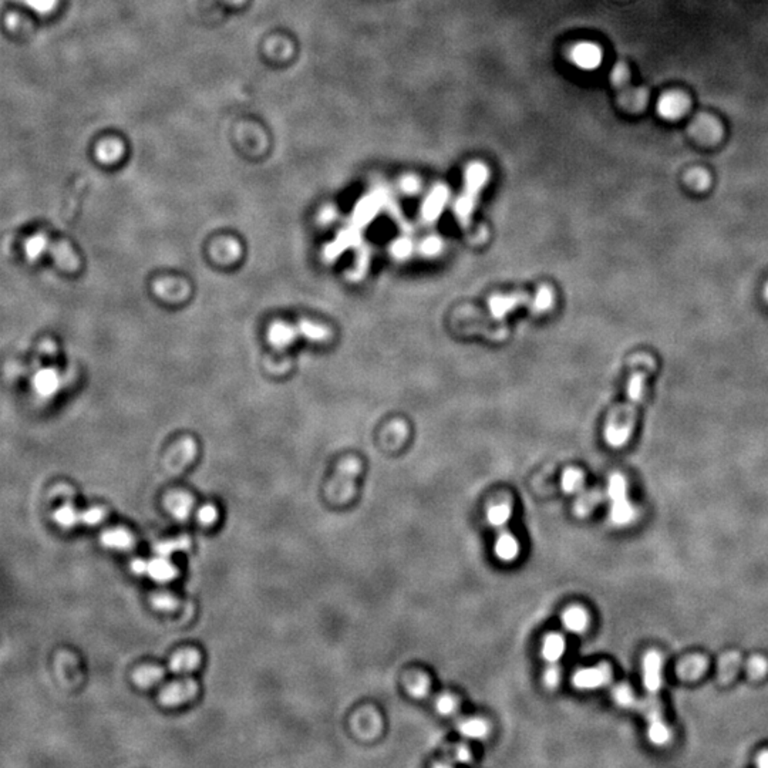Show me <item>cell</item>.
I'll list each match as a JSON object with an SVG mask.
<instances>
[{
    "label": "cell",
    "instance_id": "cell-1",
    "mask_svg": "<svg viewBox=\"0 0 768 768\" xmlns=\"http://www.w3.org/2000/svg\"><path fill=\"white\" fill-rule=\"evenodd\" d=\"M648 373V370H636L634 373L628 386V404L624 408L614 411L609 418L604 428V440L609 445L622 447L628 442L634 430L636 410L643 396L645 379Z\"/></svg>",
    "mask_w": 768,
    "mask_h": 768
},
{
    "label": "cell",
    "instance_id": "cell-2",
    "mask_svg": "<svg viewBox=\"0 0 768 768\" xmlns=\"http://www.w3.org/2000/svg\"><path fill=\"white\" fill-rule=\"evenodd\" d=\"M490 170L486 164L474 161L466 168L464 190L454 204V215L458 224L467 229L471 225V218L478 201V197L488 183Z\"/></svg>",
    "mask_w": 768,
    "mask_h": 768
},
{
    "label": "cell",
    "instance_id": "cell-3",
    "mask_svg": "<svg viewBox=\"0 0 768 768\" xmlns=\"http://www.w3.org/2000/svg\"><path fill=\"white\" fill-rule=\"evenodd\" d=\"M528 307L534 314L548 312L554 306V292L548 286H541L534 297L527 293H512V294H494L488 299V312L493 319L501 321L510 312H514L518 307Z\"/></svg>",
    "mask_w": 768,
    "mask_h": 768
},
{
    "label": "cell",
    "instance_id": "cell-4",
    "mask_svg": "<svg viewBox=\"0 0 768 768\" xmlns=\"http://www.w3.org/2000/svg\"><path fill=\"white\" fill-rule=\"evenodd\" d=\"M626 481L621 474H612L607 483L610 500V520L617 525H628L635 520V508L629 503Z\"/></svg>",
    "mask_w": 768,
    "mask_h": 768
},
{
    "label": "cell",
    "instance_id": "cell-5",
    "mask_svg": "<svg viewBox=\"0 0 768 768\" xmlns=\"http://www.w3.org/2000/svg\"><path fill=\"white\" fill-rule=\"evenodd\" d=\"M360 473V463L355 458L346 459L339 466L335 480L329 486V497L346 501L355 494V478Z\"/></svg>",
    "mask_w": 768,
    "mask_h": 768
},
{
    "label": "cell",
    "instance_id": "cell-6",
    "mask_svg": "<svg viewBox=\"0 0 768 768\" xmlns=\"http://www.w3.org/2000/svg\"><path fill=\"white\" fill-rule=\"evenodd\" d=\"M198 694V683L193 679L177 680L167 684L159 694V701L167 707H177L191 701Z\"/></svg>",
    "mask_w": 768,
    "mask_h": 768
},
{
    "label": "cell",
    "instance_id": "cell-7",
    "mask_svg": "<svg viewBox=\"0 0 768 768\" xmlns=\"http://www.w3.org/2000/svg\"><path fill=\"white\" fill-rule=\"evenodd\" d=\"M639 709L645 713L649 721V728H648L649 740L656 745L666 744L670 738V731L662 718L660 706L656 701V699H646L645 701L639 704Z\"/></svg>",
    "mask_w": 768,
    "mask_h": 768
},
{
    "label": "cell",
    "instance_id": "cell-8",
    "mask_svg": "<svg viewBox=\"0 0 768 768\" xmlns=\"http://www.w3.org/2000/svg\"><path fill=\"white\" fill-rule=\"evenodd\" d=\"M689 110L690 98L680 91H669L663 94L658 103V114L667 121H676L684 117Z\"/></svg>",
    "mask_w": 768,
    "mask_h": 768
},
{
    "label": "cell",
    "instance_id": "cell-9",
    "mask_svg": "<svg viewBox=\"0 0 768 768\" xmlns=\"http://www.w3.org/2000/svg\"><path fill=\"white\" fill-rule=\"evenodd\" d=\"M571 60L573 62L576 67L586 71H592V70H596L602 64L603 52L595 43H589V42L578 43L571 50Z\"/></svg>",
    "mask_w": 768,
    "mask_h": 768
},
{
    "label": "cell",
    "instance_id": "cell-10",
    "mask_svg": "<svg viewBox=\"0 0 768 768\" xmlns=\"http://www.w3.org/2000/svg\"><path fill=\"white\" fill-rule=\"evenodd\" d=\"M610 677H612L610 669L606 665H600L597 667L578 670L572 677V683L575 687L580 690H593L609 683Z\"/></svg>",
    "mask_w": 768,
    "mask_h": 768
},
{
    "label": "cell",
    "instance_id": "cell-11",
    "mask_svg": "<svg viewBox=\"0 0 768 768\" xmlns=\"http://www.w3.org/2000/svg\"><path fill=\"white\" fill-rule=\"evenodd\" d=\"M642 672L646 690L650 694H656L662 687V658L658 652L650 650L645 655Z\"/></svg>",
    "mask_w": 768,
    "mask_h": 768
},
{
    "label": "cell",
    "instance_id": "cell-12",
    "mask_svg": "<svg viewBox=\"0 0 768 768\" xmlns=\"http://www.w3.org/2000/svg\"><path fill=\"white\" fill-rule=\"evenodd\" d=\"M177 575H178V569L173 565V562L167 556L157 555L145 561L144 576H148L154 582L167 583L176 579Z\"/></svg>",
    "mask_w": 768,
    "mask_h": 768
},
{
    "label": "cell",
    "instance_id": "cell-13",
    "mask_svg": "<svg viewBox=\"0 0 768 768\" xmlns=\"http://www.w3.org/2000/svg\"><path fill=\"white\" fill-rule=\"evenodd\" d=\"M448 197H449V191L445 185L438 184L437 187H434L423 204V208H421L423 221L427 224L434 222L440 217L444 205L447 204Z\"/></svg>",
    "mask_w": 768,
    "mask_h": 768
},
{
    "label": "cell",
    "instance_id": "cell-14",
    "mask_svg": "<svg viewBox=\"0 0 768 768\" xmlns=\"http://www.w3.org/2000/svg\"><path fill=\"white\" fill-rule=\"evenodd\" d=\"M690 132L699 141L714 142V141L720 139V137L723 134V128H721L720 122L714 117L701 114L692 122Z\"/></svg>",
    "mask_w": 768,
    "mask_h": 768
},
{
    "label": "cell",
    "instance_id": "cell-15",
    "mask_svg": "<svg viewBox=\"0 0 768 768\" xmlns=\"http://www.w3.org/2000/svg\"><path fill=\"white\" fill-rule=\"evenodd\" d=\"M167 511L180 522H185L194 510V498L185 493L170 494L166 500Z\"/></svg>",
    "mask_w": 768,
    "mask_h": 768
},
{
    "label": "cell",
    "instance_id": "cell-16",
    "mask_svg": "<svg viewBox=\"0 0 768 768\" xmlns=\"http://www.w3.org/2000/svg\"><path fill=\"white\" fill-rule=\"evenodd\" d=\"M201 663V655L195 649H184L177 652L170 659V670L176 675H188L198 669Z\"/></svg>",
    "mask_w": 768,
    "mask_h": 768
},
{
    "label": "cell",
    "instance_id": "cell-17",
    "mask_svg": "<svg viewBox=\"0 0 768 768\" xmlns=\"http://www.w3.org/2000/svg\"><path fill=\"white\" fill-rule=\"evenodd\" d=\"M101 544L113 551H130L134 545L132 535L124 528H110L101 534Z\"/></svg>",
    "mask_w": 768,
    "mask_h": 768
},
{
    "label": "cell",
    "instance_id": "cell-18",
    "mask_svg": "<svg viewBox=\"0 0 768 768\" xmlns=\"http://www.w3.org/2000/svg\"><path fill=\"white\" fill-rule=\"evenodd\" d=\"M166 677L164 669L159 666H142L138 667L132 675V682L142 690L151 689L160 684Z\"/></svg>",
    "mask_w": 768,
    "mask_h": 768
},
{
    "label": "cell",
    "instance_id": "cell-19",
    "mask_svg": "<svg viewBox=\"0 0 768 768\" xmlns=\"http://www.w3.org/2000/svg\"><path fill=\"white\" fill-rule=\"evenodd\" d=\"M495 556L503 562H514L520 555V542L518 539L510 534L503 532L494 545Z\"/></svg>",
    "mask_w": 768,
    "mask_h": 768
},
{
    "label": "cell",
    "instance_id": "cell-20",
    "mask_svg": "<svg viewBox=\"0 0 768 768\" xmlns=\"http://www.w3.org/2000/svg\"><path fill=\"white\" fill-rule=\"evenodd\" d=\"M562 624L565 629L572 634H583L589 624L588 613L579 606L569 607L562 614Z\"/></svg>",
    "mask_w": 768,
    "mask_h": 768
},
{
    "label": "cell",
    "instance_id": "cell-21",
    "mask_svg": "<svg viewBox=\"0 0 768 768\" xmlns=\"http://www.w3.org/2000/svg\"><path fill=\"white\" fill-rule=\"evenodd\" d=\"M563 653H565V639L558 634L548 635L542 643V650H541L542 659L549 665H555L561 660Z\"/></svg>",
    "mask_w": 768,
    "mask_h": 768
},
{
    "label": "cell",
    "instance_id": "cell-22",
    "mask_svg": "<svg viewBox=\"0 0 768 768\" xmlns=\"http://www.w3.org/2000/svg\"><path fill=\"white\" fill-rule=\"evenodd\" d=\"M457 728L461 735L469 740H483L488 735V731H490L487 721H484L483 718H476V717L459 721Z\"/></svg>",
    "mask_w": 768,
    "mask_h": 768
},
{
    "label": "cell",
    "instance_id": "cell-23",
    "mask_svg": "<svg viewBox=\"0 0 768 768\" xmlns=\"http://www.w3.org/2000/svg\"><path fill=\"white\" fill-rule=\"evenodd\" d=\"M707 667V662L701 656H690L684 660H682L677 666V675L682 679L693 680L703 675V672Z\"/></svg>",
    "mask_w": 768,
    "mask_h": 768
},
{
    "label": "cell",
    "instance_id": "cell-24",
    "mask_svg": "<svg viewBox=\"0 0 768 768\" xmlns=\"http://www.w3.org/2000/svg\"><path fill=\"white\" fill-rule=\"evenodd\" d=\"M80 514L81 512L77 511L73 504L66 503L62 507H59L57 510H55L52 517H53V521L60 528L70 529V528H74L77 524H80Z\"/></svg>",
    "mask_w": 768,
    "mask_h": 768
},
{
    "label": "cell",
    "instance_id": "cell-25",
    "mask_svg": "<svg viewBox=\"0 0 768 768\" xmlns=\"http://www.w3.org/2000/svg\"><path fill=\"white\" fill-rule=\"evenodd\" d=\"M511 514H512L511 504L497 503V504H493L487 510V521L493 528L503 529L510 522Z\"/></svg>",
    "mask_w": 768,
    "mask_h": 768
},
{
    "label": "cell",
    "instance_id": "cell-26",
    "mask_svg": "<svg viewBox=\"0 0 768 768\" xmlns=\"http://www.w3.org/2000/svg\"><path fill=\"white\" fill-rule=\"evenodd\" d=\"M191 548V541L188 537H180L174 539H166L154 545V552L161 556L170 558L176 552H185Z\"/></svg>",
    "mask_w": 768,
    "mask_h": 768
},
{
    "label": "cell",
    "instance_id": "cell-27",
    "mask_svg": "<svg viewBox=\"0 0 768 768\" xmlns=\"http://www.w3.org/2000/svg\"><path fill=\"white\" fill-rule=\"evenodd\" d=\"M602 501V494L599 491H588V493H582L578 495L576 501H575V514L580 518L589 515L595 507Z\"/></svg>",
    "mask_w": 768,
    "mask_h": 768
},
{
    "label": "cell",
    "instance_id": "cell-28",
    "mask_svg": "<svg viewBox=\"0 0 768 768\" xmlns=\"http://www.w3.org/2000/svg\"><path fill=\"white\" fill-rule=\"evenodd\" d=\"M648 91L645 88H634L622 90V100L624 105L631 111H641L648 103Z\"/></svg>",
    "mask_w": 768,
    "mask_h": 768
},
{
    "label": "cell",
    "instance_id": "cell-29",
    "mask_svg": "<svg viewBox=\"0 0 768 768\" xmlns=\"http://www.w3.org/2000/svg\"><path fill=\"white\" fill-rule=\"evenodd\" d=\"M583 481H585V478H583V473L580 470L568 469L562 474L561 486H562V490L566 494H575V493H579L582 490Z\"/></svg>",
    "mask_w": 768,
    "mask_h": 768
},
{
    "label": "cell",
    "instance_id": "cell-30",
    "mask_svg": "<svg viewBox=\"0 0 768 768\" xmlns=\"http://www.w3.org/2000/svg\"><path fill=\"white\" fill-rule=\"evenodd\" d=\"M740 660L741 659H740V656L737 653H727L726 656H723L721 660H720L718 677L721 680H730L731 677H734V675L738 670Z\"/></svg>",
    "mask_w": 768,
    "mask_h": 768
},
{
    "label": "cell",
    "instance_id": "cell-31",
    "mask_svg": "<svg viewBox=\"0 0 768 768\" xmlns=\"http://www.w3.org/2000/svg\"><path fill=\"white\" fill-rule=\"evenodd\" d=\"M610 81H612L613 87H617L619 90H625L629 86V81H631V70H629L628 64L621 62V63H618L617 66H614L612 69V73H610Z\"/></svg>",
    "mask_w": 768,
    "mask_h": 768
},
{
    "label": "cell",
    "instance_id": "cell-32",
    "mask_svg": "<svg viewBox=\"0 0 768 768\" xmlns=\"http://www.w3.org/2000/svg\"><path fill=\"white\" fill-rule=\"evenodd\" d=\"M152 606L156 607L157 610H161V612H171L174 609H177L178 606V599L168 593V592H160V593H156L152 596V600H151Z\"/></svg>",
    "mask_w": 768,
    "mask_h": 768
},
{
    "label": "cell",
    "instance_id": "cell-33",
    "mask_svg": "<svg viewBox=\"0 0 768 768\" xmlns=\"http://www.w3.org/2000/svg\"><path fill=\"white\" fill-rule=\"evenodd\" d=\"M613 699L622 707H632L636 703L631 687L626 684H619L613 689Z\"/></svg>",
    "mask_w": 768,
    "mask_h": 768
},
{
    "label": "cell",
    "instance_id": "cell-34",
    "mask_svg": "<svg viewBox=\"0 0 768 768\" xmlns=\"http://www.w3.org/2000/svg\"><path fill=\"white\" fill-rule=\"evenodd\" d=\"M105 518V511L100 507H91L80 514V524H84L87 527H94L103 522Z\"/></svg>",
    "mask_w": 768,
    "mask_h": 768
},
{
    "label": "cell",
    "instance_id": "cell-35",
    "mask_svg": "<svg viewBox=\"0 0 768 768\" xmlns=\"http://www.w3.org/2000/svg\"><path fill=\"white\" fill-rule=\"evenodd\" d=\"M435 709L441 716H451L458 709V700L451 694H441L435 700Z\"/></svg>",
    "mask_w": 768,
    "mask_h": 768
},
{
    "label": "cell",
    "instance_id": "cell-36",
    "mask_svg": "<svg viewBox=\"0 0 768 768\" xmlns=\"http://www.w3.org/2000/svg\"><path fill=\"white\" fill-rule=\"evenodd\" d=\"M197 521H198L202 527H211V525H214V524L218 521V510H217L212 504L202 505V507L197 511Z\"/></svg>",
    "mask_w": 768,
    "mask_h": 768
},
{
    "label": "cell",
    "instance_id": "cell-37",
    "mask_svg": "<svg viewBox=\"0 0 768 768\" xmlns=\"http://www.w3.org/2000/svg\"><path fill=\"white\" fill-rule=\"evenodd\" d=\"M768 670V663L764 658L761 656H754L750 659L748 665H747V672L750 675V677L752 679H760L762 677Z\"/></svg>",
    "mask_w": 768,
    "mask_h": 768
},
{
    "label": "cell",
    "instance_id": "cell-38",
    "mask_svg": "<svg viewBox=\"0 0 768 768\" xmlns=\"http://www.w3.org/2000/svg\"><path fill=\"white\" fill-rule=\"evenodd\" d=\"M430 690V682L427 677L421 676L418 677L415 682H413L410 686H408V693L414 697V699H423L427 696Z\"/></svg>",
    "mask_w": 768,
    "mask_h": 768
},
{
    "label": "cell",
    "instance_id": "cell-39",
    "mask_svg": "<svg viewBox=\"0 0 768 768\" xmlns=\"http://www.w3.org/2000/svg\"><path fill=\"white\" fill-rule=\"evenodd\" d=\"M559 682H561V669L556 666V663H555V665H549V666L546 667L545 673H544V683H545V686H546L548 689L552 690V689L558 687Z\"/></svg>",
    "mask_w": 768,
    "mask_h": 768
},
{
    "label": "cell",
    "instance_id": "cell-40",
    "mask_svg": "<svg viewBox=\"0 0 768 768\" xmlns=\"http://www.w3.org/2000/svg\"><path fill=\"white\" fill-rule=\"evenodd\" d=\"M411 252H413V243L408 239H399L391 245V253L399 259L407 258Z\"/></svg>",
    "mask_w": 768,
    "mask_h": 768
},
{
    "label": "cell",
    "instance_id": "cell-41",
    "mask_svg": "<svg viewBox=\"0 0 768 768\" xmlns=\"http://www.w3.org/2000/svg\"><path fill=\"white\" fill-rule=\"evenodd\" d=\"M689 181H692V185L697 190H704L707 185H709V174L703 170H694L692 171V174L689 176Z\"/></svg>",
    "mask_w": 768,
    "mask_h": 768
},
{
    "label": "cell",
    "instance_id": "cell-42",
    "mask_svg": "<svg viewBox=\"0 0 768 768\" xmlns=\"http://www.w3.org/2000/svg\"><path fill=\"white\" fill-rule=\"evenodd\" d=\"M440 249H441V242L437 238H428L420 245V251L427 256L435 255Z\"/></svg>",
    "mask_w": 768,
    "mask_h": 768
},
{
    "label": "cell",
    "instance_id": "cell-43",
    "mask_svg": "<svg viewBox=\"0 0 768 768\" xmlns=\"http://www.w3.org/2000/svg\"><path fill=\"white\" fill-rule=\"evenodd\" d=\"M401 188H403V191L407 193V194H414V193H417V190H418V181H417L415 178H413V177L404 178V180L401 181Z\"/></svg>",
    "mask_w": 768,
    "mask_h": 768
},
{
    "label": "cell",
    "instance_id": "cell-44",
    "mask_svg": "<svg viewBox=\"0 0 768 768\" xmlns=\"http://www.w3.org/2000/svg\"><path fill=\"white\" fill-rule=\"evenodd\" d=\"M455 757H457V761L459 762H470L471 761V752L467 747L464 745H459L457 747L455 750Z\"/></svg>",
    "mask_w": 768,
    "mask_h": 768
},
{
    "label": "cell",
    "instance_id": "cell-45",
    "mask_svg": "<svg viewBox=\"0 0 768 768\" xmlns=\"http://www.w3.org/2000/svg\"><path fill=\"white\" fill-rule=\"evenodd\" d=\"M145 561L147 559H134L130 565L131 571L134 575H138V576H144V572H145Z\"/></svg>",
    "mask_w": 768,
    "mask_h": 768
},
{
    "label": "cell",
    "instance_id": "cell-46",
    "mask_svg": "<svg viewBox=\"0 0 768 768\" xmlns=\"http://www.w3.org/2000/svg\"><path fill=\"white\" fill-rule=\"evenodd\" d=\"M757 765L762 768H768V751H764L757 757Z\"/></svg>",
    "mask_w": 768,
    "mask_h": 768
},
{
    "label": "cell",
    "instance_id": "cell-47",
    "mask_svg": "<svg viewBox=\"0 0 768 768\" xmlns=\"http://www.w3.org/2000/svg\"><path fill=\"white\" fill-rule=\"evenodd\" d=\"M765 294H767V297H768V285H767V287H765Z\"/></svg>",
    "mask_w": 768,
    "mask_h": 768
}]
</instances>
